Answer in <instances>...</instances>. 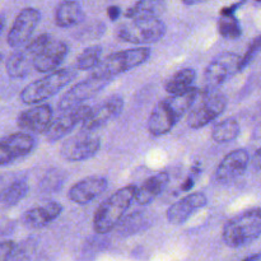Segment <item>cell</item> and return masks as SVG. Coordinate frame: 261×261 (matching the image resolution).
<instances>
[{"mask_svg":"<svg viewBox=\"0 0 261 261\" xmlns=\"http://www.w3.org/2000/svg\"><path fill=\"white\" fill-rule=\"evenodd\" d=\"M198 88H193L184 94L168 96L167 98L158 102L152 110L148 119V130L153 137H162L168 134L178 121L190 112L194 103L198 99Z\"/></svg>","mask_w":261,"mask_h":261,"instance_id":"obj_1","label":"cell"},{"mask_svg":"<svg viewBox=\"0 0 261 261\" xmlns=\"http://www.w3.org/2000/svg\"><path fill=\"white\" fill-rule=\"evenodd\" d=\"M137 189L134 185L119 189L98 206L93 217V228L96 233L106 234L121 223L125 213L135 200Z\"/></svg>","mask_w":261,"mask_h":261,"instance_id":"obj_2","label":"cell"},{"mask_svg":"<svg viewBox=\"0 0 261 261\" xmlns=\"http://www.w3.org/2000/svg\"><path fill=\"white\" fill-rule=\"evenodd\" d=\"M261 236V208H251L229 219L223 227L222 239L232 249L249 246Z\"/></svg>","mask_w":261,"mask_h":261,"instance_id":"obj_3","label":"cell"},{"mask_svg":"<svg viewBox=\"0 0 261 261\" xmlns=\"http://www.w3.org/2000/svg\"><path fill=\"white\" fill-rule=\"evenodd\" d=\"M76 76L75 69L64 68L46 74L43 78L32 82L20 92V101L25 105H36L46 101L68 86Z\"/></svg>","mask_w":261,"mask_h":261,"instance_id":"obj_4","label":"cell"},{"mask_svg":"<svg viewBox=\"0 0 261 261\" xmlns=\"http://www.w3.org/2000/svg\"><path fill=\"white\" fill-rule=\"evenodd\" d=\"M165 22L160 18H138L121 23L116 28V37L134 45L155 43L166 35Z\"/></svg>","mask_w":261,"mask_h":261,"instance_id":"obj_5","label":"cell"},{"mask_svg":"<svg viewBox=\"0 0 261 261\" xmlns=\"http://www.w3.org/2000/svg\"><path fill=\"white\" fill-rule=\"evenodd\" d=\"M149 58V47H135L119 51V53L111 54L107 58H105L98 64V66L93 69L91 75L96 76V78L110 79L111 81L114 76L126 73L127 70H132V69L147 63Z\"/></svg>","mask_w":261,"mask_h":261,"instance_id":"obj_6","label":"cell"},{"mask_svg":"<svg viewBox=\"0 0 261 261\" xmlns=\"http://www.w3.org/2000/svg\"><path fill=\"white\" fill-rule=\"evenodd\" d=\"M227 107V97L217 91L204 89L194 103L188 116V125L191 129H201L218 119Z\"/></svg>","mask_w":261,"mask_h":261,"instance_id":"obj_7","label":"cell"},{"mask_svg":"<svg viewBox=\"0 0 261 261\" xmlns=\"http://www.w3.org/2000/svg\"><path fill=\"white\" fill-rule=\"evenodd\" d=\"M51 41L53 40H51V36L48 33H42L28 43H25L19 50L14 51L8 58L7 64H5L8 75L13 79H22L27 76L31 73V70L35 69L36 58L40 55L41 51Z\"/></svg>","mask_w":261,"mask_h":261,"instance_id":"obj_8","label":"cell"},{"mask_svg":"<svg viewBox=\"0 0 261 261\" xmlns=\"http://www.w3.org/2000/svg\"><path fill=\"white\" fill-rule=\"evenodd\" d=\"M242 56L232 51L219 54L206 66L205 74V89L216 91L217 88L226 83L234 74L240 73Z\"/></svg>","mask_w":261,"mask_h":261,"instance_id":"obj_9","label":"cell"},{"mask_svg":"<svg viewBox=\"0 0 261 261\" xmlns=\"http://www.w3.org/2000/svg\"><path fill=\"white\" fill-rule=\"evenodd\" d=\"M101 148V139L91 132H83L68 138L60 148L61 157L69 162H82L94 157Z\"/></svg>","mask_w":261,"mask_h":261,"instance_id":"obj_10","label":"cell"},{"mask_svg":"<svg viewBox=\"0 0 261 261\" xmlns=\"http://www.w3.org/2000/svg\"><path fill=\"white\" fill-rule=\"evenodd\" d=\"M110 83V79L96 78V76L89 75L84 81L74 84L70 89L65 92L60 97L58 103V109L60 111H68V110L75 109L82 106V103L88 101L89 98L96 96L98 92H101L107 84Z\"/></svg>","mask_w":261,"mask_h":261,"instance_id":"obj_11","label":"cell"},{"mask_svg":"<svg viewBox=\"0 0 261 261\" xmlns=\"http://www.w3.org/2000/svg\"><path fill=\"white\" fill-rule=\"evenodd\" d=\"M124 110V98L119 94L109 97L102 103L91 107L89 114L87 115L86 120L82 124L83 132H96L99 127L105 126L107 122L120 116Z\"/></svg>","mask_w":261,"mask_h":261,"instance_id":"obj_12","label":"cell"},{"mask_svg":"<svg viewBox=\"0 0 261 261\" xmlns=\"http://www.w3.org/2000/svg\"><path fill=\"white\" fill-rule=\"evenodd\" d=\"M41 19L40 10L36 8H24L18 13L7 36V42L10 47H19L27 43L35 32Z\"/></svg>","mask_w":261,"mask_h":261,"instance_id":"obj_13","label":"cell"},{"mask_svg":"<svg viewBox=\"0 0 261 261\" xmlns=\"http://www.w3.org/2000/svg\"><path fill=\"white\" fill-rule=\"evenodd\" d=\"M36 148V139L27 133H13L0 139V166H7L31 154Z\"/></svg>","mask_w":261,"mask_h":261,"instance_id":"obj_14","label":"cell"},{"mask_svg":"<svg viewBox=\"0 0 261 261\" xmlns=\"http://www.w3.org/2000/svg\"><path fill=\"white\" fill-rule=\"evenodd\" d=\"M249 163L250 154L246 149L240 148V149L232 150L221 161L217 167L216 180L223 185L233 182L246 172Z\"/></svg>","mask_w":261,"mask_h":261,"instance_id":"obj_15","label":"cell"},{"mask_svg":"<svg viewBox=\"0 0 261 261\" xmlns=\"http://www.w3.org/2000/svg\"><path fill=\"white\" fill-rule=\"evenodd\" d=\"M53 117L54 111L50 105H37L32 109L20 112L17 119V125L27 134H46L54 121Z\"/></svg>","mask_w":261,"mask_h":261,"instance_id":"obj_16","label":"cell"},{"mask_svg":"<svg viewBox=\"0 0 261 261\" xmlns=\"http://www.w3.org/2000/svg\"><path fill=\"white\" fill-rule=\"evenodd\" d=\"M89 110H91V107L87 106V105H82L75 109L64 111L60 116L56 117L53 121L50 129L45 134L46 139L51 143L63 139L69 133L73 132L81 122L83 124L87 115L89 114Z\"/></svg>","mask_w":261,"mask_h":261,"instance_id":"obj_17","label":"cell"},{"mask_svg":"<svg viewBox=\"0 0 261 261\" xmlns=\"http://www.w3.org/2000/svg\"><path fill=\"white\" fill-rule=\"evenodd\" d=\"M208 204V198L204 193H191L176 201L168 208L166 217L171 224L181 226L188 222L194 214Z\"/></svg>","mask_w":261,"mask_h":261,"instance_id":"obj_18","label":"cell"},{"mask_svg":"<svg viewBox=\"0 0 261 261\" xmlns=\"http://www.w3.org/2000/svg\"><path fill=\"white\" fill-rule=\"evenodd\" d=\"M109 181L99 176H89L78 181L70 188L68 193L69 200L78 205H87L91 201L96 200L101 194L106 191Z\"/></svg>","mask_w":261,"mask_h":261,"instance_id":"obj_19","label":"cell"},{"mask_svg":"<svg viewBox=\"0 0 261 261\" xmlns=\"http://www.w3.org/2000/svg\"><path fill=\"white\" fill-rule=\"evenodd\" d=\"M69 54V46L64 41H51L36 58L35 70L38 73H54L59 70Z\"/></svg>","mask_w":261,"mask_h":261,"instance_id":"obj_20","label":"cell"},{"mask_svg":"<svg viewBox=\"0 0 261 261\" xmlns=\"http://www.w3.org/2000/svg\"><path fill=\"white\" fill-rule=\"evenodd\" d=\"M63 212V206L58 201H48L43 205L35 206L25 212L22 217V222L25 227L32 229L43 228L59 218Z\"/></svg>","mask_w":261,"mask_h":261,"instance_id":"obj_21","label":"cell"},{"mask_svg":"<svg viewBox=\"0 0 261 261\" xmlns=\"http://www.w3.org/2000/svg\"><path fill=\"white\" fill-rule=\"evenodd\" d=\"M168 181H170V176L166 172H158L157 175L147 178L142 184V186L137 189L135 201L140 205H147V204L152 203L165 190L166 186L168 185Z\"/></svg>","mask_w":261,"mask_h":261,"instance_id":"obj_22","label":"cell"},{"mask_svg":"<svg viewBox=\"0 0 261 261\" xmlns=\"http://www.w3.org/2000/svg\"><path fill=\"white\" fill-rule=\"evenodd\" d=\"M84 20V10L81 3L66 2L60 3L55 10V23L60 28H70L81 24Z\"/></svg>","mask_w":261,"mask_h":261,"instance_id":"obj_23","label":"cell"},{"mask_svg":"<svg viewBox=\"0 0 261 261\" xmlns=\"http://www.w3.org/2000/svg\"><path fill=\"white\" fill-rule=\"evenodd\" d=\"M196 79V71L191 68H184L176 71L167 81L165 88L170 96H178L193 89Z\"/></svg>","mask_w":261,"mask_h":261,"instance_id":"obj_24","label":"cell"},{"mask_svg":"<svg viewBox=\"0 0 261 261\" xmlns=\"http://www.w3.org/2000/svg\"><path fill=\"white\" fill-rule=\"evenodd\" d=\"M166 4L155 0H143L135 3L133 7L127 8L125 12V17L127 19H138V18H158V15L163 12Z\"/></svg>","mask_w":261,"mask_h":261,"instance_id":"obj_25","label":"cell"},{"mask_svg":"<svg viewBox=\"0 0 261 261\" xmlns=\"http://www.w3.org/2000/svg\"><path fill=\"white\" fill-rule=\"evenodd\" d=\"M240 124L236 119L223 120L221 122H217L212 130V138L216 143L223 144V143H229L236 139L240 135Z\"/></svg>","mask_w":261,"mask_h":261,"instance_id":"obj_26","label":"cell"},{"mask_svg":"<svg viewBox=\"0 0 261 261\" xmlns=\"http://www.w3.org/2000/svg\"><path fill=\"white\" fill-rule=\"evenodd\" d=\"M28 184L25 180H15L0 191V203L5 206H14L25 198Z\"/></svg>","mask_w":261,"mask_h":261,"instance_id":"obj_27","label":"cell"},{"mask_svg":"<svg viewBox=\"0 0 261 261\" xmlns=\"http://www.w3.org/2000/svg\"><path fill=\"white\" fill-rule=\"evenodd\" d=\"M217 27H218L219 35L227 40H236L242 36L241 23L234 17V14L221 12V17H219Z\"/></svg>","mask_w":261,"mask_h":261,"instance_id":"obj_28","label":"cell"},{"mask_svg":"<svg viewBox=\"0 0 261 261\" xmlns=\"http://www.w3.org/2000/svg\"><path fill=\"white\" fill-rule=\"evenodd\" d=\"M102 46L92 45L84 48L83 53L78 55L75 60V69L78 70H91L96 69L98 64L101 63Z\"/></svg>","mask_w":261,"mask_h":261,"instance_id":"obj_29","label":"cell"},{"mask_svg":"<svg viewBox=\"0 0 261 261\" xmlns=\"http://www.w3.org/2000/svg\"><path fill=\"white\" fill-rule=\"evenodd\" d=\"M261 51V35L256 36L254 40L251 41V43L247 47V51L245 53V55L241 59V65H240V71H242L244 69H246L250 64L254 61V59L259 55Z\"/></svg>","mask_w":261,"mask_h":261,"instance_id":"obj_30","label":"cell"},{"mask_svg":"<svg viewBox=\"0 0 261 261\" xmlns=\"http://www.w3.org/2000/svg\"><path fill=\"white\" fill-rule=\"evenodd\" d=\"M14 249L15 244L13 241H0V261H9Z\"/></svg>","mask_w":261,"mask_h":261,"instance_id":"obj_31","label":"cell"},{"mask_svg":"<svg viewBox=\"0 0 261 261\" xmlns=\"http://www.w3.org/2000/svg\"><path fill=\"white\" fill-rule=\"evenodd\" d=\"M107 15L111 20H117L120 17H121V8L117 7V5H111L107 9Z\"/></svg>","mask_w":261,"mask_h":261,"instance_id":"obj_32","label":"cell"},{"mask_svg":"<svg viewBox=\"0 0 261 261\" xmlns=\"http://www.w3.org/2000/svg\"><path fill=\"white\" fill-rule=\"evenodd\" d=\"M194 182H195V180H194L193 175L189 176V177L186 178V180H185V182H184V185H182V190H184V191H190L191 189H193Z\"/></svg>","mask_w":261,"mask_h":261,"instance_id":"obj_33","label":"cell"},{"mask_svg":"<svg viewBox=\"0 0 261 261\" xmlns=\"http://www.w3.org/2000/svg\"><path fill=\"white\" fill-rule=\"evenodd\" d=\"M4 25H5V15L0 14V35H2V31L4 30Z\"/></svg>","mask_w":261,"mask_h":261,"instance_id":"obj_34","label":"cell"},{"mask_svg":"<svg viewBox=\"0 0 261 261\" xmlns=\"http://www.w3.org/2000/svg\"><path fill=\"white\" fill-rule=\"evenodd\" d=\"M259 259H260V255L256 254V255H252V256H250V257H246V259L242 260V261H257Z\"/></svg>","mask_w":261,"mask_h":261,"instance_id":"obj_35","label":"cell"},{"mask_svg":"<svg viewBox=\"0 0 261 261\" xmlns=\"http://www.w3.org/2000/svg\"><path fill=\"white\" fill-rule=\"evenodd\" d=\"M2 60H3V55H2V54H0V63H2Z\"/></svg>","mask_w":261,"mask_h":261,"instance_id":"obj_36","label":"cell"}]
</instances>
